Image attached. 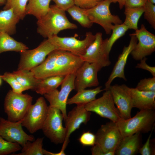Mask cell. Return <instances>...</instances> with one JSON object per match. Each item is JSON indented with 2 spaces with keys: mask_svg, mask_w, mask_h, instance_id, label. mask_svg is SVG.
Returning <instances> with one entry per match:
<instances>
[{
  "mask_svg": "<svg viewBox=\"0 0 155 155\" xmlns=\"http://www.w3.org/2000/svg\"><path fill=\"white\" fill-rule=\"evenodd\" d=\"M155 123L154 110L143 109L132 117L121 118L116 123L123 137L137 132L146 133L154 129Z\"/></svg>",
  "mask_w": 155,
  "mask_h": 155,
  "instance_id": "3",
  "label": "cell"
},
{
  "mask_svg": "<svg viewBox=\"0 0 155 155\" xmlns=\"http://www.w3.org/2000/svg\"><path fill=\"white\" fill-rule=\"evenodd\" d=\"M28 0H6L3 10L12 8L20 20H23L26 15V8Z\"/></svg>",
  "mask_w": 155,
  "mask_h": 155,
  "instance_id": "32",
  "label": "cell"
},
{
  "mask_svg": "<svg viewBox=\"0 0 155 155\" xmlns=\"http://www.w3.org/2000/svg\"><path fill=\"white\" fill-rule=\"evenodd\" d=\"M2 79L0 76V86L1 85L2 83Z\"/></svg>",
  "mask_w": 155,
  "mask_h": 155,
  "instance_id": "48",
  "label": "cell"
},
{
  "mask_svg": "<svg viewBox=\"0 0 155 155\" xmlns=\"http://www.w3.org/2000/svg\"><path fill=\"white\" fill-rule=\"evenodd\" d=\"M108 90L121 118L127 119L131 118L133 106L130 88L125 84H116L111 85Z\"/></svg>",
  "mask_w": 155,
  "mask_h": 155,
  "instance_id": "17",
  "label": "cell"
},
{
  "mask_svg": "<svg viewBox=\"0 0 155 155\" xmlns=\"http://www.w3.org/2000/svg\"><path fill=\"white\" fill-rule=\"evenodd\" d=\"M112 3H115L118 2L119 4V7L120 9H123L125 6V0H111Z\"/></svg>",
  "mask_w": 155,
  "mask_h": 155,
  "instance_id": "45",
  "label": "cell"
},
{
  "mask_svg": "<svg viewBox=\"0 0 155 155\" xmlns=\"http://www.w3.org/2000/svg\"><path fill=\"white\" fill-rule=\"evenodd\" d=\"M22 147L16 143L7 141L0 135V155H7L21 150Z\"/></svg>",
  "mask_w": 155,
  "mask_h": 155,
  "instance_id": "34",
  "label": "cell"
},
{
  "mask_svg": "<svg viewBox=\"0 0 155 155\" xmlns=\"http://www.w3.org/2000/svg\"><path fill=\"white\" fill-rule=\"evenodd\" d=\"M6 2V0H0V6L5 5Z\"/></svg>",
  "mask_w": 155,
  "mask_h": 155,
  "instance_id": "46",
  "label": "cell"
},
{
  "mask_svg": "<svg viewBox=\"0 0 155 155\" xmlns=\"http://www.w3.org/2000/svg\"><path fill=\"white\" fill-rule=\"evenodd\" d=\"M84 9L74 5L69 8L67 11L72 19L78 22L82 26L90 28L92 26L93 23L85 13Z\"/></svg>",
  "mask_w": 155,
  "mask_h": 155,
  "instance_id": "29",
  "label": "cell"
},
{
  "mask_svg": "<svg viewBox=\"0 0 155 155\" xmlns=\"http://www.w3.org/2000/svg\"><path fill=\"white\" fill-rule=\"evenodd\" d=\"M0 76L3 80L10 86L13 92L16 93H22L26 90L20 84L12 73L6 72Z\"/></svg>",
  "mask_w": 155,
  "mask_h": 155,
  "instance_id": "33",
  "label": "cell"
},
{
  "mask_svg": "<svg viewBox=\"0 0 155 155\" xmlns=\"http://www.w3.org/2000/svg\"><path fill=\"white\" fill-rule=\"evenodd\" d=\"M130 40L129 45L124 46L122 53L119 56L113 69L107 81L105 84V90H108L109 87L113 80L116 78H122L126 81L124 69L129 55L134 49L137 42L136 36L133 33L130 34Z\"/></svg>",
  "mask_w": 155,
  "mask_h": 155,
  "instance_id": "19",
  "label": "cell"
},
{
  "mask_svg": "<svg viewBox=\"0 0 155 155\" xmlns=\"http://www.w3.org/2000/svg\"><path fill=\"white\" fill-rule=\"evenodd\" d=\"M95 38V35L88 32L86 33L85 38L82 40L75 37H63L57 35L52 36L48 39L55 46L56 49L68 51L80 57L85 54Z\"/></svg>",
  "mask_w": 155,
  "mask_h": 155,
  "instance_id": "9",
  "label": "cell"
},
{
  "mask_svg": "<svg viewBox=\"0 0 155 155\" xmlns=\"http://www.w3.org/2000/svg\"><path fill=\"white\" fill-rule=\"evenodd\" d=\"M84 62L80 57L71 52L55 49L42 63L31 71L38 79L52 76L65 77L75 73Z\"/></svg>",
  "mask_w": 155,
  "mask_h": 155,
  "instance_id": "1",
  "label": "cell"
},
{
  "mask_svg": "<svg viewBox=\"0 0 155 155\" xmlns=\"http://www.w3.org/2000/svg\"><path fill=\"white\" fill-rule=\"evenodd\" d=\"M147 59V58L145 57L140 60V62L137 64L135 67L147 70L151 73L153 77H155V67L148 65L146 62Z\"/></svg>",
  "mask_w": 155,
  "mask_h": 155,
  "instance_id": "41",
  "label": "cell"
},
{
  "mask_svg": "<svg viewBox=\"0 0 155 155\" xmlns=\"http://www.w3.org/2000/svg\"><path fill=\"white\" fill-rule=\"evenodd\" d=\"M43 137L38 138L33 141H28L22 147L21 152L17 155H43Z\"/></svg>",
  "mask_w": 155,
  "mask_h": 155,
  "instance_id": "30",
  "label": "cell"
},
{
  "mask_svg": "<svg viewBox=\"0 0 155 155\" xmlns=\"http://www.w3.org/2000/svg\"><path fill=\"white\" fill-rule=\"evenodd\" d=\"M79 141L83 146H93L95 144L96 135L89 131L84 132L80 136Z\"/></svg>",
  "mask_w": 155,
  "mask_h": 155,
  "instance_id": "37",
  "label": "cell"
},
{
  "mask_svg": "<svg viewBox=\"0 0 155 155\" xmlns=\"http://www.w3.org/2000/svg\"><path fill=\"white\" fill-rule=\"evenodd\" d=\"M105 91L101 97L85 104L84 107L87 111L116 123L121 118L115 106L110 91Z\"/></svg>",
  "mask_w": 155,
  "mask_h": 155,
  "instance_id": "12",
  "label": "cell"
},
{
  "mask_svg": "<svg viewBox=\"0 0 155 155\" xmlns=\"http://www.w3.org/2000/svg\"><path fill=\"white\" fill-rule=\"evenodd\" d=\"M153 129L151 131L145 143L140 149L139 152L142 155H151L155 154L154 153L155 152H154V150L152 147L150 142V138Z\"/></svg>",
  "mask_w": 155,
  "mask_h": 155,
  "instance_id": "38",
  "label": "cell"
},
{
  "mask_svg": "<svg viewBox=\"0 0 155 155\" xmlns=\"http://www.w3.org/2000/svg\"><path fill=\"white\" fill-rule=\"evenodd\" d=\"M91 152L93 155H105L100 146L96 144L92 146L91 149Z\"/></svg>",
  "mask_w": 155,
  "mask_h": 155,
  "instance_id": "43",
  "label": "cell"
},
{
  "mask_svg": "<svg viewBox=\"0 0 155 155\" xmlns=\"http://www.w3.org/2000/svg\"><path fill=\"white\" fill-rule=\"evenodd\" d=\"M51 0H28L26 8V15H32L38 20L49 11Z\"/></svg>",
  "mask_w": 155,
  "mask_h": 155,
  "instance_id": "26",
  "label": "cell"
},
{
  "mask_svg": "<svg viewBox=\"0 0 155 155\" xmlns=\"http://www.w3.org/2000/svg\"><path fill=\"white\" fill-rule=\"evenodd\" d=\"M147 0H125V7H136L143 6Z\"/></svg>",
  "mask_w": 155,
  "mask_h": 155,
  "instance_id": "42",
  "label": "cell"
},
{
  "mask_svg": "<svg viewBox=\"0 0 155 155\" xmlns=\"http://www.w3.org/2000/svg\"><path fill=\"white\" fill-rule=\"evenodd\" d=\"M141 133L123 137L117 147L115 152L117 155H134L137 154L141 148Z\"/></svg>",
  "mask_w": 155,
  "mask_h": 155,
  "instance_id": "21",
  "label": "cell"
},
{
  "mask_svg": "<svg viewBox=\"0 0 155 155\" xmlns=\"http://www.w3.org/2000/svg\"><path fill=\"white\" fill-rule=\"evenodd\" d=\"M20 19L12 8L0 11V32H4L9 35L16 32V25Z\"/></svg>",
  "mask_w": 155,
  "mask_h": 155,
  "instance_id": "22",
  "label": "cell"
},
{
  "mask_svg": "<svg viewBox=\"0 0 155 155\" xmlns=\"http://www.w3.org/2000/svg\"><path fill=\"white\" fill-rule=\"evenodd\" d=\"M32 97L27 93H18L9 90L4 100V110L8 120L16 122L24 118L31 106Z\"/></svg>",
  "mask_w": 155,
  "mask_h": 155,
  "instance_id": "4",
  "label": "cell"
},
{
  "mask_svg": "<svg viewBox=\"0 0 155 155\" xmlns=\"http://www.w3.org/2000/svg\"><path fill=\"white\" fill-rule=\"evenodd\" d=\"M101 86H98L93 89H83L77 91V93L71 98L68 99L67 104L70 105L85 104L96 99V96L103 91Z\"/></svg>",
  "mask_w": 155,
  "mask_h": 155,
  "instance_id": "23",
  "label": "cell"
},
{
  "mask_svg": "<svg viewBox=\"0 0 155 155\" xmlns=\"http://www.w3.org/2000/svg\"><path fill=\"white\" fill-rule=\"evenodd\" d=\"M12 73L26 90H34L39 80L35 77L31 70L18 69Z\"/></svg>",
  "mask_w": 155,
  "mask_h": 155,
  "instance_id": "27",
  "label": "cell"
},
{
  "mask_svg": "<svg viewBox=\"0 0 155 155\" xmlns=\"http://www.w3.org/2000/svg\"><path fill=\"white\" fill-rule=\"evenodd\" d=\"M102 68L99 64L84 61L75 72L74 90L78 91L99 84L97 74Z\"/></svg>",
  "mask_w": 155,
  "mask_h": 155,
  "instance_id": "14",
  "label": "cell"
},
{
  "mask_svg": "<svg viewBox=\"0 0 155 155\" xmlns=\"http://www.w3.org/2000/svg\"><path fill=\"white\" fill-rule=\"evenodd\" d=\"M23 119L12 122L0 117V135L7 141L17 143L22 147L28 141L35 140L33 136L28 134L23 130Z\"/></svg>",
  "mask_w": 155,
  "mask_h": 155,
  "instance_id": "13",
  "label": "cell"
},
{
  "mask_svg": "<svg viewBox=\"0 0 155 155\" xmlns=\"http://www.w3.org/2000/svg\"><path fill=\"white\" fill-rule=\"evenodd\" d=\"M59 8L65 11L74 5L73 0H52Z\"/></svg>",
  "mask_w": 155,
  "mask_h": 155,
  "instance_id": "40",
  "label": "cell"
},
{
  "mask_svg": "<svg viewBox=\"0 0 155 155\" xmlns=\"http://www.w3.org/2000/svg\"><path fill=\"white\" fill-rule=\"evenodd\" d=\"M95 38L89 46L84 55L80 57L84 61L96 63L102 68L111 64L108 54L106 49L107 38L103 40L102 34L98 32L95 35Z\"/></svg>",
  "mask_w": 155,
  "mask_h": 155,
  "instance_id": "15",
  "label": "cell"
},
{
  "mask_svg": "<svg viewBox=\"0 0 155 155\" xmlns=\"http://www.w3.org/2000/svg\"><path fill=\"white\" fill-rule=\"evenodd\" d=\"M48 106L44 98L40 97L35 103L30 106L22 123L31 133H34L41 129L46 118L48 111Z\"/></svg>",
  "mask_w": 155,
  "mask_h": 155,
  "instance_id": "11",
  "label": "cell"
},
{
  "mask_svg": "<svg viewBox=\"0 0 155 155\" xmlns=\"http://www.w3.org/2000/svg\"><path fill=\"white\" fill-rule=\"evenodd\" d=\"M133 108L140 110H154L155 92H145L130 88Z\"/></svg>",
  "mask_w": 155,
  "mask_h": 155,
  "instance_id": "20",
  "label": "cell"
},
{
  "mask_svg": "<svg viewBox=\"0 0 155 155\" xmlns=\"http://www.w3.org/2000/svg\"><path fill=\"white\" fill-rule=\"evenodd\" d=\"M135 88L141 91L155 92V77L140 80Z\"/></svg>",
  "mask_w": 155,
  "mask_h": 155,
  "instance_id": "36",
  "label": "cell"
},
{
  "mask_svg": "<svg viewBox=\"0 0 155 155\" xmlns=\"http://www.w3.org/2000/svg\"><path fill=\"white\" fill-rule=\"evenodd\" d=\"M147 1L154 4L155 3V0H147Z\"/></svg>",
  "mask_w": 155,
  "mask_h": 155,
  "instance_id": "47",
  "label": "cell"
},
{
  "mask_svg": "<svg viewBox=\"0 0 155 155\" xmlns=\"http://www.w3.org/2000/svg\"><path fill=\"white\" fill-rule=\"evenodd\" d=\"M74 5L82 8H91L103 0H73Z\"/></svg>",
  "mask_w": 155,
  "mask_h": 155,
  "instance_id": "39",
  "label": "cell"
},
{
  "mask_svg": "<svg viewBox=\"0 0 155 155\" xmlns=\"http://www.w3.org/2000/svg\"><path fill=\"white\" fill-rule=\"evenodd\" d=\"M125 8L124 13L125 18L123 23L129 29H133L135 31L138 29L139 20L144 13V7Z\"/></svg>",
  "mask_w": 155,
  "mask_h": 155,
  "instance_id": "28",
  "label": "cell"
},
{
  "mask_svg": "<svg viewBox=\"0 0 155 155\" xmlns=\"http://www.w3.org/2000/svg\"><path fill=\"white\" fill-rule=\"evenodd\" d=\"M75 72L68 75L64 77L61 84V89H57L44 94L45 98L49 102L51 106L55 107L61 111L65 120L67 116L66 105L70 92L74 89Z\"/></svg>",
  "mask_w": 155,
  "mask_h": 155,
  "instance_id": "10",
  "label": "cell"
},
{
  "mask_svg": "<svg viewBox=\"0 0 155 155\" xmlns=\"http://www.w3.org/2000/svg\"><path fill=\"white\" fill-rule=\"evenodd\" d=\"M144 9V17L151 26L155 29V5L147 1L143 6Z\"/></svg>",
  "mask_w": 155,
  "mask_h": 155,
  "instance_id": "35",
  "label": "cell"
},
{
  "mask_svg": "<svg viewBox=\"0 0 155 155\" xmlns=\"http://www.w3.org/2000/svg\"><path fill=\"white\" fill-rule=\"evenodd\" d=\"M7 33L0 32V54L8 51L22 52L28 48L22 42H18Z\"/></svg>",
  "mask_w": 155,
  "mask_h": 155,
  "instance_id": "25",
  "label": "cell"
},
{
  "mask_svg": "<svg viewBox=\"0 0 155 155\" xmlns=\"http://www.w3.org/2000/svg\"><path fill=\"white\" fill-rule=\"evenodd\" d=\"M55 49V46L47 39L36 48L20 52L18 69L31 70L42 63L48 55Z\"/></svg>",
  "mask_w": 155,
  "mask_h": 155,
  "instance_id": "8",
  "label": "cell"
},
{
  "mask_svg": "<svg viewBox=\"0 0 155 155\" xmlns=\"http://www.w3.org/2000/svg\"><path fill=\"white\" fill-rule=\"evenodd\" d=\"M37 24V32L43 37L48 38L57 35L62 30L78 28L75 24L69 21L65 11L55 4L50 6L47 12L38 20Z\"/></svg>",
  "mask_w": 155,
  "mask_h": 155,
  "instance_id": "2",
  "label": "cell"
},
{
  "mask_svg": "<svg viewBox=\"0 0 155 155\" xmlns=\"http://www.w3.org/2000/svg\"><path fill=\"white\" fill-rule=\"evenodd\" d=\"M95 144L99 145L105 155H114L115 150L123 138L116 123L111 121L102 125L97 131Z\"/></svg>",
  "mask_w": 155,
  "mask_h": 155,
  "instance_id": "7",
  "label": "cell"
},
{
  "mask_svg": "<svg viewBox=\"0 0 155 155\" xmlns=\"http://www.w3.org/2000/svg\"><path fill=\"white\" fill-rule=\"evenodd\" d=\"M112 3L111 0H103L94 7L85 9V13L93 23L97 24L104 29L106 33H111L114 24H120L122 21L117 15L111 12L110 6Z\"/></svg>",
  "mask_w": 155,
  "mask_h": 155,
  "instance_id": "5",
  "label": "cell"
},
{
  "mask_svg": "<svg viewBox=\"0 0 155 155\" xmlns=\"http://www.w3.org/2000/svg\"><path fill=\"white\" fill-rule=\"evenodd\" d=\"M91 115V112L87 111L84 105L82 104L77 105L69 112L65 121L66 136L62 150H65L71 133L78 129L82 123L86 124L90 120Z\"/></svg>",
  "mask_w": 155,
  "mask_h": 155,
  "instance_id": "18",
  "label": "cell"
},
{
  "mask_svg": "<svg viewBox=\"0 0 155 155\" xmlns=\"http://www.w3.org/2000/svg\"><path fill=\"white\" fill-rule=\"evenodd\" d=\"M133 34L138 41L130 53L134 59L140 60L155 51V35L148 31L144 24H141Z\"/></svg>",
  "mask_w": 155,
  "mask_h": 155,
  "instance_id": "16",
  "label": "cell"
},
{
  "mask_svg": "<svg viewBox=\"0 0 155 155\" xmlns=\"http://www.w3.org/2000/svg\"><path fill=\"white\" fill-rule=\"evenodd\" d=\"M65 76H56L39 79L34 89L37 93L44 95L57 89L61 85Z\"/></svg>",
  "mask_w": 155,
  "mask_h": 155,
  "instance_id": "24",
  "label": "cell"
},
{
  "mask_svg": "<svg viewBox=\"0 0 155 155\" xmlns=\"http://www.w3.org/2000/svg\"><path fill=\"white\" fill-rule=\"evenodd\" d=\"M63 119L60 110L49 106L47 115L41 129L45 136L56 144L63 143L65 139L66 130L63 125Z\"/></svg>",
  "mask_w": 155,
  "mask_h": 155,
  "instance_id": "6",
  "label": "cell"
},
{
  "mask_svg": "<svg viewBox=\"0 0 155 155\" xmlns=\"http://www.w3.org/2000/svg\"><path fill=\"white\" fill-rule=\"evenodd\" d=\"M43 153L44 155H66L64 152V150H61V151L58 153H53L49 152L44 150L43 149Z\"/></svg>",
  "mask_w": 155,
  "mask_h": 155,
  "instance_id": "44",
  "label": "cell"
},
{
  "mask_svg": "<svg viewBox=\"0 0 155 155\" xmlns=\"http://www.w3.org/2000/svg\"><path fill=\"white\" fill-rule=\"evenodd\" d=\"M128 29L127 27L123 23L120 24L114 25L111 36L109 38H107L106 42V49L108 54L115 43L124 35Z\"/></svg>",
  "mask_w": 155,
  "mask_h": 155,
  "instance_id": "31",
  "label": "cell"
}]
</instances>
